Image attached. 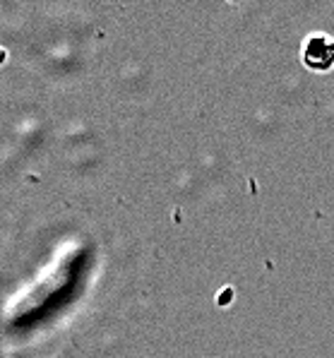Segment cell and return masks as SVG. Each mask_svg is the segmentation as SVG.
I'll use <instances>...</instances> for the list:
<instances>
[{
	"instance_id": "6da1fadb",
	"label": "cell",
	"mask_w": 334,
	"mask_h": 358,
	"mask_svg": "<svg viewBox=\"0 0 334 358\" xmlns=\"http://www.w3.org/2000/svg\"><path fill=\"white\" fill-rule=\"evenodd\" d=\"M300 63L315 75H325L334 70V36L313 31L300 43Z\"/></svg>"
}]
</instances>
